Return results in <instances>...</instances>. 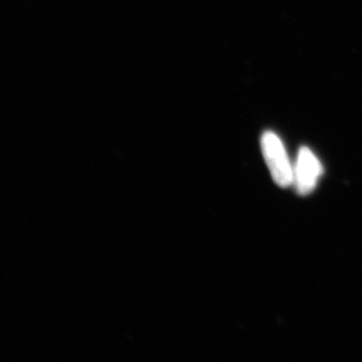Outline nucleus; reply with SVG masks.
<instances>
[{
	"mask_svg": "<svg viewBox=\"0 0 362 362\" xmlns=\"http://www.w3.org/2000/svg\"><path fill=\"white\" fill-rule=\"evenodd\" d=\"M261 147L274 181L281 187L291 185L294 180V168L280 138L275 133L267 131L262 136Z\"/></svg>",
	"mask_w": 362,
	"mask_h": 362,
	"instance_id": "1",
	"label": "nucleus"
},
{
	"mask_svg": "<svg viewBox=\"0 0 362 362\" xmlns=\"http://www.w3.org/2000/svg\"><path fill=\"white\" fill-rule=\"evenodd\" d=\"M323 168L320 161L308 147H301L298 152L296 165L294 168L295 187L300 194L306 195L313 192L319 178L322 175Z\"/></svg>",
	"mask_w": 362,
	"mask_h": 362,
	"instance_id": "2",
	"label": "nucleus"
}]
</instances>
